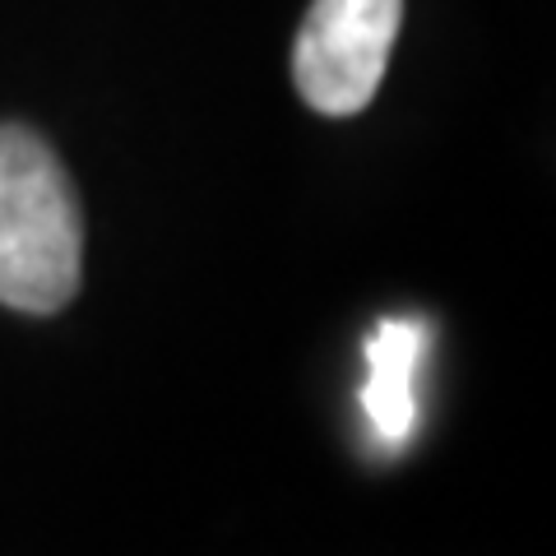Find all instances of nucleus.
<instances>
[{"mask_svg":"<svg viewBox=\"0 0 556 556\" xmlns=\"http://www.w3.org/2000/svg\"><path fill=\"white\" fill-rule=\"evenodd\" d=\"M84 214L70 172L28 126H0V306L51 316L79 292Z\"/></svg>","mask_w":556,"mask_h":556,"instance_id":"1","label":"nucleus"},{"mask_svg":"<svg viewBox=\"0 0 556 556\" xmlns=\"http://www.w3.org/2000/svg\"><path fill=\"white\" fill-rule=\"evenodd\" d=\"M404 20V0H311L292 79L306 108L320 116H357L386 79L390 51Z\"/></svg>","mask_w":556,"mask_h":556,"instance_id":"2","label":"nucleus"},{"mask_svg":"<svg viewBox=\"0 0 556 556\" xmlns=\"http://www.w3.org/2000/svg\"><path fill=\"white\" fill-rule=\"evenodd\" d=\"M367 380H362V413L371 422L380 450H404L417 431V367L427 353V325L413 316H386L367 343Z\"/></svg>","mask_w":556,"mask_h":556,"instance_id":"3","label":"nucleus"}]
</instances>
